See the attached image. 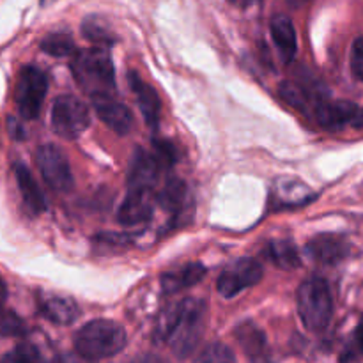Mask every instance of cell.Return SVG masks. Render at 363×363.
<instances>
[{
    "label": "cell",
    "mask_w": 363,
    "mask_h": 363,
    "mask_svg": "<svg viewBox=\"0 0 363 363\" xmlns=\"http://www.w3.org/2000/svg\"><path fill=\"white\" fill-rule=\"evenodd\" d=\"M208 305L204 300L186 298L170 305L160 315L155 328V337L160 342H167L177 357L184 358L197 347L204 333Z\"/></svg>",
    "instance_id": "obj_1"
},
{
    "label": "cell",
    "mask_w": 363,
    "mask_h": 363,
    "mask_svg": "<svg viewBox=\"0 0 363 363\" xmlns=\"http://www.w3.org/2000/svg\"><path fill=\"white\" fill-rule=\"evenodd\" d=\"M74 80L91 98L112 96L116 91L113 64L105 48H89L77 52L71 60Z\"/></svg>",
    "instance_id": "obj_2"
},
{
    "label": "cell",
    "mask_w": 363,
    "mask_h": 363,
    "mask_svg": "<svg viewBox=\"0 0 363 363\" xmlns=\"http://www.w3.org/2000/svg\"><path fill=\"white\" fill-rule=\"evenodd\" d=\"M128 342L126 330L116 321L96 319L78 330L74 337L77 353L89 360H101L119 354Z\"/></svg>",
    "instance_id": "obj_3"
},
{
    "label": "cell",
    "mask_w": 363,
    "mask_h": 363,
    "mask_svg": "<svg viewBox=\"0 0 363 363\" xmlns=\"http://www.w3.org/2000/svg\"><path fill=\"white\" fill-rule=\"evenodd\" d=\"M298 312L305 328L323 332L333 315V298L328 282L321 277H311L298 289Z\"/></svg>",
    "instance_id": "obj_4"
},
{
    "label": "cell",
    "mask_w": 363,
    "mask_h": 363,
    "mask_svg": "<svg viewBox=\"0 0 363 363\" xmlns=\"http://www.w3.org/2000/svg\"><path fill=\"white\" fill-rule=\"evenodd\" d=\"M91 113L87 105L74 96H59L52 108V128L59 137L73 140L87 130Z\"/></svg>",
    "instance_id": "obj_5"
},
{
    "label": "cell",
    "mask_w": 363,
    "mask_h": 363,
    "mask_svg": "<svg viewBox=\"0 0 363 363\" xmlns=\"http://www.w3.org/2000/svg\"><path fill=\"white\" fill-rule=\"evenodd\" d=\"M46 91L48 80L39 67L27 66L21 69L16 84V106L23 119H35L39 116Z\"/></svg>",
    "instance_id": "obj_6"
},
{
    "label": "cell",
    "mask_w": 363,
    "mask_h": 363,
    "mask_svg": "<svg viewBox=\"0 0 363 363\" xmlns=\"http://www.w3.org/2000/svg\"><path fill=\"white\" fill-rule=\"evenodd\" d=\"M35 162H38L43 179L50 188H53L55 191H67L73 188V174H71L69 162L57 145H41L35 152Z\"/></svg>",
    "instance_id": "obj_7"
},
{
    "label": "cell",
    "mask_w": 363,
    "mask_h": 363,
    "mask_svg": "<svg viewBox=\"0 0 363 363\" xmlns=\"http://www.w3.org/2000/svg\"><path fill=\"white\" fill-rule=\"evenodd\" d=\"M262 279V266L255 259L245 257L233 262L222 275L218 277V293L223 298H234L241 291L259 284Z\"/></svg>",
    "instance_id": "obj_8"
},
{
    "label": "cell",
    "mask_w": 363,
    "mask_h": 363,
    "mask_svg": "<svg viewBox=\"0 0 363 363\" xmlns=\"http://www.w3.org/2000/svg\"><path fill=\"white\" fill-rule=\"evenodd\" d=\"M351 247L347 240L339 234H319L307 245V254L319 264L333 266L342 262L350 255Z\"/></svg>",
    "instance_id": "obj_9"
},
{
    "label": "cell",
    "mask_w": 363,
    "mask_h": 363,
    "mask_svg": "<svg viewBox=\"0 0 363 363\" xmlns=\"http://www.w3.org/2000/svg\"><path fill=\"white\" fill-rule=\"evenodd\" d=\"M92 105H94L96 113L99 119L119 135L130 133L133 128V113L130 112L126 105L113 99L112 96H99V98H92Z\"/></svg>",
    "instance_id": "obj_10"
},
{
    "label": "cell",
    "mask_w": 363,
    "mask_h": 363,
    "mask_svg": "<svg viewBox=\"0 0 363 363\" xmlns=\"http://www.w3.org/2000/svg\"><path fill=\"white\" fill-rule=\"evenodd\" d=\"M358 105L347 99L339 101H321L314 108V117L318 124L325 130H340L346 124H353L358 113Z\"/></svg>",
    "instance_id": "obj_11"
},
{
    "label": "cell",
    "mask_w": 363,
    "mask_h": 363,
    "mask_svg": "<svg viewBox=\"0 0 363 363\" xmlns=\"http://www.w3.org/2000/svg\"><path fill=\"white\" fill-rule=\"evenodd\" d=\"M152 216V197L149 190H130L121 204L117 218L123 225H144Z\"/></svg>",
    "instance_id": "obj_12"
},
{
    "label": "cell",
    "mask_w": 363,
    "mask_h": 363,
    "mask_svg": "<svg viewBox=\"0 0 363 363\" xmlns=\"http://www.w3.org/2000/svg\"><path fill=\"white\" fill-rule=\"evenodd\" d=\"M162 167L151 151L138 149L130 167V190H152Z\"/></svg>",
    "instance_id": "obj_13"
},
{
    "label": "cell",
    "mask_w": 363,
    "mask_h": 363,
    "mask_svg": "<svg viewBox=\"0 0 363 363\" xmlns=\"http://www.w3.org/2000/svg\"><path fill=\"white\" fill-rule=\"evenodd\" d=\"M236 339L252 363H269L266 335L255 323H241L236 328Z\"/></svg>",
    "instance_id": "obj_14"
},
{
    "label": "cell",
    "mask_w": 363,
    "mask_h": 363,
    "mask_svg": "<svg viewBox=\"0 0 363 363\" xmlns=\"http://www.w3.org/2000/svg\"><path fill=\"white\" fill-rule=\"evenodd\" d=\"M130 85L133 89L135 96H137V103L140 106V112L144 116L145 123L149 128L156 130L160 123V112H162V103H160L158 92L155 91V87H151L149 84H145L137 73H130Z\"/></svg>",
    "instance_id": "obj_15"
},
{
    "label": "cell",
    "mask_w": 363,
    "mask_h": 363,
    "mask_svg": "<svg viewBox=\"0 0 363 363\" xmlns=\"http://www.w3.org/2000/svg\"><path fill=\"white\" fill-rule=\"evenodd\" d=\"M272 38L275 41L277 50L280 53V59L286 64L296 57L298 52V38H296V28H294L293 21L286 14H275L272 18Z\"/></svg>",
    "instance_id": "obj_16"
},
{
    "label": "cell",
    "mask_w": 363,
    "mask_h": 363,
    "mask_svg": "<svg viewBox=\"0 0 363 363\" xmlns=\"http://www.w3.org/2000/svg\"><path fill=\"white\" fill-rule=\"evenodd\" d=\"M206 275V268L201 262H188L176 269L163 273L162 275V289L165 294H176L179 291L188 289L201 282Z\"/></svg>",
    "instance_id": "obj_17"
},
{
    "label": "cell",
    "mask_w": 363,
    "mask_h": 363,
    "mask_svg": "<svg viewBox=\"0 0 363 363\" xmlns=\"http://www.w3.org/2000/svg\"><path fill=\"white\" fill-rule=\"evenodd\" d=\"M14 177H16L18 190H20L23 204L27 206L28 211L32 215H41L46 208V202L30 170L23 163H14Z\"/></svg>",
    "instance_id": "obj_18"
},
{
    "label": "cell",
    "mask_w": 363,
    "mask_h": 363,
    "mask_svg": "<svg viewBox=\"0 0 363 363\" xmlns=\"http://www.w3.org/2000/svg\"><path fill=\"white\" fill-rule=\"evenodd\" d=\"M158 204L162 206L165 211H169L170 215L176 220H181L183 213H186L188 202H190V194H188V186L181 179H169L165 183V186L162 188V191L156 197Z\"/></svg>",
    "instance_id": "obj_19"
},
{
    "label": "cell",
    "mask_w": 363,
    "mask_h": 363,
    "mask_svg": "<svg viewBox=\"0 0 363 363\" xmlns=\"http://www.w3.org/2000/svg\"><path fill=\"white\" fill-rule=\"evenodd\" d=\"M39 312L45 319L55 325H71L80 315L78 305L71 298L46 296L39 301Z\"/></svg>",
    "instance_id": "obj_20"
},
{
    "label": "cell",
    "mask_w": 363,
    "mask_h": 363,
    "mask_svg": "<svg viewBox=\"0 0 363 363\" xmlns=\"http://www.w3.org/2000/svg\"><path fill=\"white\" fill-rule=\"evenodd\" d=\"M264 255L269 259L272 264H275L280 269H296L301 262L296 245L289 240L269 241Z\"/></svg>",
    "instance_id": "obj_21"
},
{
    "label": "cell",
    "mask_w": 363,
    "mask_h": 363,
    "mask_svg": "<svg viewBox=\"0 0 363 363\" xmlns=\"http://www.w3.org/2000/svg\"><path fill=\"white\" fill-rule=\"evenodd\" d=\"M280 96H282L284 101L289 103L293 108L301 110V112H307L314 101L315 105L321 103L319 99L314 98V94H312L311 91H307L303 85L296 84V82H284V84L280 85Z\"/></svg>",
    "instance_id": "obj_22"
},
{
    "label": "cell",
    "mask_w": 363,
    "mask_h": 363,
    "mask_svg": "<svg viewBox=\"0 0 363 363\" xmlns=\"http://www.w3.org/2000/svg\"><path fill=\"white\" fill-rule=\"evenodd\" d=\"M41 50L52 57H69L74 53V41L66 32H52L41 41Z\"/></svg>",
    "instance_id": "obj_23"
},
{
    "label": "cell",
    "mask_w": 363,
    "mask_h": 363,
    "mask_svg": "<svg viewBox=\"0 0 363 363\" xmlns=\"http://www.w3.org/2000/svg\"><path fill=\"white\" fill-rule=\"evenodd\" d=\"M82 32H84V35L89 41L96 43L98 48H101V46H110L116 41V38L112 35L110 28L106 27L99 18H87V20L84 21V25H82Z\"/></svg>",
    "instance_id": "obj_24"
},
{
    "label": "cell",
    "mask_w": 363,
    "mask_h": 363,
    "mask_svg": "<svg viewBox=\"0 0 363 363\" xmlns=\"http://www.w3.org/2000/svg\"><path fill=\"white\" fill-rule=\"evenodd\" d=\"M151 152L156 158V162L160 163L162 170L170 169L179 160V149H177L174 142L167 140V138H155L151 145Z\"/></svg>",
    "instance_id": "obj_25"
},
{
    "label": "cell",
    "mask_w": 363,
    "mask_h": 363,
    "mask_svg": "<svg viewBox=\"0 0 363 363\" xmlns=\"http://www.w3.org/2000/svg\"><path fill=\"white\" fill-rule=\"evenodd\" d=\"M25 332L27 328L20 315L0 308V337H21Z\"/></svg>",
    "instance_id": "obj_26"
},
{
    "label": "cell",
    "mask_w": 363,
    "mask_h": 363,
    "mask_svg": "<svg viewBox=\"0 0 363 363\" xmlns=\"http://www.w3.org/2000/svg\"><path fill=\"white\" fill-rule=\"evenodd\" d=\"M363 360V315L360 318L357 330L353 333V340L347 344L346 350L340 354V363H362Z\"/></svg>",
    "instance_id": "obj_27"
},
{
    "label": "cell",
    "mask_w": 363,
    "mask_h": 363,
    "mask_svg": "<svg viewBox=\"0 0 363 363\" xmlns=\"http://www.w3.org/2000/svg\"><path fill=\"white\" fill-rule=\"evenodd\" d=\"M9 363H46V360L34 344L23 342L18 344L9 354Z\"/></svg>",
    "instance_id": "obj_28"
},
{
    "label": "cell",
    "mask_w": 363,
    "mask_h": 363,
    "mask_svg": "<svg viewBox=\"0 0 363 363\" xmlns=\"http://www.w3.org/2000/svg\"><path fill=\"white\" fill-rule=\"evenodd\" d=\"M199 363H236V358H234V353L229 347L216 342L211 344V346L202 353Z\"/></svg>",
    "instance_id": "obj_29"
},
{
    "label": "cell",
    "mask_w": 363,
    "mask_h": 363,
    "mask_svg": "<svg viewBox=\"0 0 363 363\" xmlns=\"http://www.w3.org/2000/svg\"><path fill=\"white\" fill-rule=\"evenodd\" d=\"M351 71L358 80H363V35L354 39L351 48Z\"/></svg>",
    "instance_id": "obj_30"
},
{
    "label": "cell",
    "mask_w": 363,
    "mask_h": 363,
    "mask_svg": "<svg viewBox=\"0 0 363 363\" xmlns=\"http://www.w3.org/2000/svg\"><path fill=\"white\" fill-rule=\"evenodd\" d=\"M57 363H96L94 360H89V358H84L78 353H66L62 357H59Z\"/></svg>",
    "instance_id": "obj_31"
},
{
    "label": "cell",
    "mask_w": 363,
    "mask_h": 363,
    "mask_svg": "<svg viewBox=\"0 0 363 363\" xmlns=\"http://www.w3.org/2000/svg\"><path fill=\"white\" fill-rule=\"evenodd\" d=\"M130 363H169V362L163 360V358L158 357V354L145 353V354H140V357L133 358Z\"/></svg>",
    "instance_id": "obj_32"
},
{
    "label": "cell",
    "mask_w": 363,
    "mask_h": 363,
    "mask_svg": "<svg viewBox=\"0 0 363 363\" xmlns=\"http://www.w3.org/2000/svg\"><path fill=\"white\" fill-rule=\"evenodd\" d=\"M9 131L13 133V137L16 138V140H21V138L25 137V131L21 130L20 124L14 123V121H9Z\"/></svg>",
    "instance_id": "obj_33"
},
{
    "label": "cell",
    "mask_w": 363,
    "mask_h": 363,
    "mask_svg": "<svg viewBox=\"0 0 363 363\" xmlns=\"http://www.w3.org/2000/svg\"><path fill=\"white\" fill-rule=\"evenodd\" d=\"M353 126L354 128H363V108L358 110L357 117H354V121H353Z\"/></svg>",
    "instance_id": "obj_34"
},
{
    "label": "cell",
    "mask_w": 363,
    "mask_h": 363,
    "mask_svg": "<svg viewBox=\"0 0 363 363\" xmlns=\"http://www.w3.org/2000/svg\"><path fill=\"white\" fill-rule=\"evenodd\" d=\"M6 296H7L6 284H4V280L0 279V307H2V303H4V301H6Z\"/></svg>",
    "instance_id": "obj_35"
},
{
    "label": "cell",
    "mask_w": 363,
    "mask_h": 363,
    "mask_svg": "<svg viewBox=\"0 0 363 363\" xmlns=\"http://www.w3.org/2000/svg\"><path fill=\"white\" fill-rule=\"evenodd\" d=\"M233 4H236V6H248L250 2H254V0H230Z\"/></svg>",
    "instance_id": "obj_36"
},
{
    "label": "cell",
    "mask_w": 363,
    "mask_h": 363,
    "mask_svg": "<svg viewBox=\"0 0 363 363\" xmlns=\"http://www.w3.org/2000/svg\"><path fill=\"white\" fill-rule=\"evenodd\" d=\"M0 363H6V362H4V360H0Z\"/></svg>",
    "instance_id": "obj_37"
}]
</instances>
